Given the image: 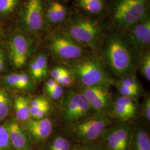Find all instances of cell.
<instances>
[{"mask_svg": "<svg viewBox=\"0 0 150 150\" xmlns=\"http://www.w3.org/2000/svg\"><path fill=\"white\" fill-rule=\"evenodd\" d=\"M111 75L120 79L135 74L139 54L123 32L105 36L96 52Z\"/></svg>", "mask_w": 150, "mask_h": 150, "instance_id": "cell-1", "label": "cell"}, {"mask_svg": "<svg viewBox=\"0 0 150 150\" xmlns=\"http://www.w3.org/2000/svg\"><path fill=\"white\" fill-rule=\"evenodd\" d=\"M57 85L58 83H57V82L54 79H49L48 81H46L45 83V90L46 91L50 89H51Z\"/></svg>", "mask_w": 150, "mask_h": 150, "instance_id": "cell-36", "label": "cell"}, {"mask_svg": "<svg viewBox=\"0 0 150 150\" xmlns=\"http://www.w3.org/2000/svg\"><path fill=\"white\" fill-rule=\"evenodd\" d=\"M5 126L14 150L33 149V144L26 130L17 121L8 122Z\"/></svg>", "mask_w": 150, "mask_h": 150, "instance_id": "cell-14", "label": "cell"}, {"mask_svg": "<svg viewBox=\"0 0 150 150\" xmlns=\"http://www.w3.org/2000/svg\"><path fill=\"white\" fill-rule=\"evenodd\" d=\"M60 113L66 125L80 121L97 113L79 89L71 88L62 96Z\"/></svg>", "mask_w": 150, "mask_h": 150, "instance_id": "cell-6", "label": "cell"}, {"mask_svg": "<svg viewBox=\"0 0 150 150\" xmlns=\"http://www.w3.org/2000/svg\"><path fill=\"white\" fill-rule=\"evenodd\" d=\"M74 143L64 132L59 134L49 142L47 150H71Z\"/></svg>", "mask_w": 150, "mask_h": 150, "instance_id": "cell-20", "label": "cell"}, {"mask_svg": "<svg viewBox=\"0 0 150 150\" xmlns=\"http://www.w3.org/2000/svg\"><path fill=\"white\" fill-rule=\"evenodd\" d=\"M67 64L68 70L80 86H110L113 83L112 75L97 54H86Z\"/></svg>", "mask_w": 150, "mask_h": 150, "instance_id": "cell-2", "label": "cell"}, {"mask_svg": "<svg viewBox=\"0 0 150 150\" xmlns=\"http://www.w3.org/2000/svg\"><path fill=\"white\" fill-rule=\"evenodd\" d=\"M116 86L118 92L120 93L121 96L128 97L137 100V98L139 97V96L141 95V93L139 92L135 91L134 90L127 87L126 86L119 85L117 83H116Z\"/></svg>", "mask_w": 150, "mask_h": 150, "instance_id": "cell-30", "label": "cell"}, {"mask_svg": "<svg viewBox=\"0 0 150 150\" xmlns=\"http://www.w3.org/2000/svg\"><path fill=\"white\" fill-rule=\"evenodd\" d=\"M123 32L139 54L150 50V17L147 13L139 21Z\"/></svg>", "mask_w": 150, "mask_h": 150, "instance_id": "cell-9", "label": "cell"}, {"mask_svg": "<svg viewBox=\"0 0 150 150\" xmlns=\"http://www.w3.org/2000/svg\"><path fill=\"white\" fill-rule=\"evenodd\" d=\"M117 83L123 86H126L142 93V87L139 85V82L137 80L135 74L126 75L118 79Z\"/></svg>", "mask_w": 150, "mask_h": 150, "instance_id": "cell-24", "label": "cell"}, {"mask_svg": "<svg viewBox=\"0 0 150 150\" xmlns=\"http://www.w3.org/2000/svg\"><path fill=\"white\" fill-rule=\"evenodd\" d=\"M34 59L36 61L44 79H46L47 76V58L46 54L42 53L38 54Z\"/></svg>", "mask_w": 150, "mask_h": 150, "instance_id": "cell-28", "label": "cell"}, {"mask_svg": "<svg viewBox=\"0 0 150 150\" xmlns=\"http://www.w3.org/2000/svg\"><path fill=\"white\" fill-rule=\"evenodd\" d=\"M134 130L127 122H119L108 127L98 141L104 150H131Z\"/></svg>", "mask_w": 150, "mask_h": 150, "instance_id": "cell-8", "label": "cell"}, {"mask_svg": "<svg viewBox=\"0 0 150 150\" xmlns=\"http://www.w3.org/2000/svg\"><path fill=\"white\" fill-rule=\"evenodd\" d=\"M50 104L48 103L46 105H45L40 110L38 111L37 113L35 115V116L33 117V119H36V120H39L45 117L48 113V111L50 110Z\"/></svg>", "mask_w": 150, "mask_h": 150, "instance_id": "cell-35", "label": "cell"}, {"mask_svg": "<svg viewBox=\"0 0 150 150\" xmlns=\"http://www.w3.org/2000/svg\"><path fill=\"white\" fill-rule=\"evenodd\" d=\"M19 0H0V13L5 14L12 11Z\"/></svg>", "mask_w": 150, "mask_h": 150, "instance_id": "cell-31", "label": "cell"}, {"mask_svg": "<svg viewBox=\"0 0 150 150\" xmlns=\"http://www.w3.org/2000/svg\"><path fill=\"white\" fill-rule=\"evenodd\" d=\"M4 81L8 86L22 90H28L31 86L29 76L25 73L6 75L4 77Z\"/></svg>", "mask_w": 150, "mask_h": 150, "instance_id": "cell-19", "label": "cell"}, {"mask_svg": "<svg viewBox=\"0 0 150 150\" xmlns=\"http://www.w3.org/2000/svg\"><path fill=\"white\" fill-rule=\"evenodd\" d=\"M136 114V113L131 111L122 105L113 101L109 116L111 118L118 120L120 122H127L128 120L134 118Z\"/></svg>", "mask_w": 150, "mask_h": 150, "instance_id": "cell-21", "label": "cell"}, {"mask_svg": "<svg viewBox=\"0 0 150 150\" xmlns=\"http://www.w3.org/2000/svg\"><path fill=\"white\" fill-rule=\"evenodd\" d=\"M71 150H104L98 140L85 142L74 143Z\"/></svg>", "mask_w": 150, "mask_h": 150, "instance_id": "cell-27", "label": "cell"}, {"mask_svg": "<svg viewBox=\"0 0 150 150\" xmlns=\"http://www.w3.org/2000/svg\"><path fill=\"white\" fill-rule=\"evenodd\" d=\"M48 96L53 100H59L62 97L64 93V90L63 87L59 85H57L54 88L46 90Z\"/></svg>", "mask_w": 150, "mask_h": 150, "instance_id": "cell-33", "label": "cell"}, {"mask_svg": "<svg viewBox=\"0 0 150 150\" xmlns=\"http://www.w3.org/2000/svg\"><path fill=\"white\" fill-rule=\"evenodd\" d=\"M131 150H150V134L144 128L134 130Z\"/></svg>", "mask_w": 150, "mask_h": 150, "instance_id": "cell-17", "label": "cell"}, {"mask_svg": "<svg viewBox=\"0 0 150 150\" xmlns=\"http://www.w3.org/2000/svg\"><path fill=\"white\" fill-rule=\"evenodd\" d=\"M5 67V58L3 52L0 50V73Z\"/></svg>", "mask_w": 150, "mask_h": 150, "instance_id": "cell-37", "label": "cell"}, {"mask_svg": "<svg viewBox=\"0 0 150 150\" xmlns=\"http://www.w3.org/2000/svg\"><path fill=\"white\" fill-rule=\"evenodd\" d=\"M9 50L12 64L17 69L22 68L30 54V44L27 38L21 33L17 34L10 42Z\"/></svg>", "mask_w": 150, "mask_h": 150, "instance_id": "cell-13", "label": "cell"}, {"mask_svg": "<svg viewBox=\"0 0 150 150\" xmlns=\"http://www.w3.org/2000/svg\"><path fill=\"white\" fill-rule=\"evenodd\" d=\"M138 67L141 75L148 81H150V52L147 50L139 54Z\"/></svg>", "mask_w": 150, "mask_h": 150, "instance_id": "cell-22", "label": "cell"}, {"mask_svg": "<svg viewBox=\"0 0 150 150\" xmlns=\"http://www.w3.org/2000/svg\"><path fill=\"white\" fill-rule=\"evenodd\" d=\"M26 124L25 129L29 135L33 145H42L52 134L53 124L50 118L30 119Z\"/></svg>", "mask_w": 150, "mask_h": 150, "instance_id": "cell-12", "label": "cell"}, {"mask_svg": "<svg viewBox=\"0 0 150 150\" xmlns=\"http://www.w3.org/2000/svg\"><path fill=\"white\" fill-rule=\"evenodd\" d=\"M30 98L25 96H17L14 100V110L16 118L20 122H26L30 119Z\"/></svg>", "mask_w": 150, "mask_h": 150, "instance_id": "cell-16", "label": "cell"}, {"mask_svg": "<svg viewBox=\"0 0 150 150\" xmlns=\"http://www.w3.org/2000/svg\"><path fill=\"white\" fill-rule=\"evenodd\" d=\"M57 83L64 87H69L74 85L75 83V80L74 78L73 77L72 75L70 73L69 70H67L64 72V74L61 76L57 80H56Z\"/></svg>", "mask_w": 150, "mask_h": 150, "instance_id": "cell-29", "label": "cell"}, {"mask_svg": "<svg viewBox=\"0 0 150 150\" xmlns=\"http://www.w3.org/2000/svg\"><path fill=\"white\" fill-rule=\"evenodd\" d=\"M141 106V114L144 121L146 123L150 122V95H147L144 98Z\"/></svg>", "mask_w": 150, "mask_h": 150, "instance_id": "cell-32", "label": "cell"}, {"mask_svg": "<svg viewBox=\"0 0 150 150\" xmlns=\"http://www.w3.org/2000/svg\"><path fill=\"white\" fill-rule=\"evenodd\" d=\"M23 21L27 30L33 33L40 32L44 24L42 0H28L23 11Z\"/></svg>", "mask_w": 150, "mask_h": 150, "instance_id": "cell-11", "label": "cell"}, {"mask_svg": "<svg viewBox=\"0 0 150 150\" xmlns=\"http://www.w3.org/2000/svg\"><path fill=\"white\" fill-rule=\"evenodd\" d=\"M67 7L57 1H51L48 4L45 12V16L50 23L54 25L64 24L70 16Z\"/></svg>", "mask_w": 150, "mask_h": 150, "instance_id": "cell-15", "label": "cell"}, {"mask_svg": "<svg viewBox=\"0 0 150 150\" xmlns=\"http://www.w3.org/2000/svg\"><path fill=\"white\" fill-rule=\"evenodd\" d=\"M34 150V149H32V150Z\"/></svg>", "mask_w": 150, "mask_h": 150, "instance_id": "cell-38", "label": "cell"}, {"mask_svg": "<svg viewBox=\"0 0 150 150\" xmlns=\"http://www.w3.org/2000/svg\"><path fill=\"white\" fill-rule=\"evenodd\" d=\"M111 117L95 113L86 118L66 125L64 133L75 143H85L98 140L110 125Z\"/></svg>", "mask_w": 150, "mask_h": 150, "instance_id": "cell-4", "label": "cell"}, {"mask_svg": "<svg viewBox=\"0 0 150 150\" xmlns=\"http://www.w3.org/2000/svg\"><path fill=\"white\" fill-rule=\"evenodd\" d=\"M63 31L85 47L96 52L104 36L102 27L96 20L79 12L70 13L62 26Z\"/></svg>", "mask_w": 150, "mask_h": 150, "instance_id": "cell-3", "label": "cell"}, {"mask_svg": "<svg viewBox=\"0 0 150 150\" xmlns=\"http://www.w3.org/2000/svg\"><path fill=\"white\" fill-rule=\"evenodd\" d=\"M110 86H80L78 88L83 94L93 110L97 113L110 115L113 100Z\"/></svg>", "mask_w": 150, "mask_h": 150, "instance_id": "cell-10", "label": "cell"}, {"mask_svg": "<svg viewBox=\"0 0 150 150\" xmlns=\"http://www.w3.org/2000/svg\"><path fill=\"white\" fill-rule=\"evenodd\" d=\"M47 47L54 56L66 63L86 54V47L62 30L54 32L49 37Z\"/></svg>", "mask_w": 150, "mask_h": 150, "instance_id": "cell-7", "label": "cell"}, {"mask_svg": "<svg viewBox=\"0 0 150 150\" xmlns=\"http://www.w3.org/2000/svg\"><path fill=\"white\" fill-rule=\"evenodd\" d=\"M77 5L81 11L89 16L100 15L105 8L104 0H77Z\"/></svg>", "mask_w": 150, "mask_h": 150, "instance_id": "cell-18", "label": "cell"}, {"mask_svg": "<svg viewBox=\"0 0 150 150\" xmlns=\"http://www.w3.org/2000/svg\"><path fill=\"white\" fill-rule=\"evenodd\" d=\"M0 150H14L5 126H0Z\"/></svg>", "mask_w": 150, "mask_h": 150, "instance_id": "cell-26", "label": "cell"}, {"mask_svg": "<svg viewBox=\"0 0 150 150\" xmlns=\"http://www.w3.org/2000/svg\"><path fill=\"white\" fill-rule=\"evenodd\" d=\"M67 70V69L64 67H61V66L54 67L51 70L50 75L52 79L56 80L61 76H62V74H64Z\"/></svg>", "mask_w": 150, "mask_h": 150, "instance_id": "cell-34", "label": "cell"}, {"mask_svg": "<svg viewBox=\"0 0 150 150\" xmlns=\"http://www.w3.org/2000/svg\"><path fill=\"white\" fill-rule=\"evenodd\" d=\"M10 107L11 101L8 94L4 88L0 87V121L8 116Z\"/></svg>", "mask_w": 150, "mask_h": 150, "instance_id": "cell-23", "label": "cell"}, {"mask_svg": "<svg viewBox=\"0 0 150 150\" xmlns=\"http://www.w3.org/2000/svg\"><path fill=\"white\" fill-rule=\"evenodd\" d=\"M150 0H115L111 13L113 26L124 31L149 12Z\"/></svg>", "mask_w": 150, "mask_h": 150, "instance_id": "cell-5", "label": "cell"}, {"mask_svg": "<svg viewBox=\"0 0 150 150\" xmlns=\"http://www.w3.org/2000/svg\"><path fill=\"white\" fill-rule=\"evenodd\" d=\"M49 103L46 98L43 96H38L35 98L30 101V115L33 118L39 110Z\"/></svg>", "mask_w": 150, "mask_h": 150, "instance_id": "cell-25", "label": "cell"}]
</instances>
